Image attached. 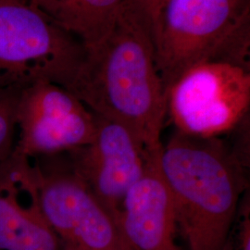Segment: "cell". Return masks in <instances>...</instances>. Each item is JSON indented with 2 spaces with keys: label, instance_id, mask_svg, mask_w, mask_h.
<instances>
[{
  "label": "cell",
  "instance_id": "6da1fadb",
  "mask_svg": "<svg viewBox=\"0 0 250 250\" xmlns=\"http://www.w3.org/2000/svg\"><path fill=\"white\" fill-rule=\"evenodd\" d=\"M99 117L130 129L150 150L161 148L167 95L158 72L151 30L125 3L100 42L64 87Z\"/></svg>",
  "mask_w": 250,
  "mask_h": 250
},
{
  "label": "cell",
  "instance_id": "7a4b0ae2",
  "mask_svg": "<svg viewBox=\"0 0 250 250\" xmlns=\"http://www.w3.org/2000/svg\"><path fill=\"white\" fill-rule=\"evenodd\" d=\"M249 162L221 137L176 132L162 145L161 166L174 203L177 230L189 250H228L249 188Z\"/></svg>",
  "mask_w": 250,
  "mask_h": 250
},
{
  "label": "cell",
  "instance_id": "3957f363",
  "mask_svg": "<svg viewBox=\"0 0 250 250\" xmlns=\"http://www.w3.org/2000/svg\"><path fill=\"white\" fill-rule=\"evenodd\" d=\"M152 40L166 95L184 72L200 63L250 68V0H165Z\"/></svg>",
  "mask_w": 250,
  "mask_h": 250
},
{
  "label": "cell",
  "instance_id": "277c9868",
  "mask_svg": "<svg viewBox=\"0 0 250 250\" xmlns=\"http://www.w3.org/2000/svg\"><path fill=\"white\" fill-rule=\"evenodd\" d=\"M85 47L30 2L0 3V88L39 81L65 87Z\"/></svg>",
  "mask_w": 250,
  "mask_h": 250
},
{
  "label": "cell",
  "instance_id": "5b68a950",
  "mask_svg": "<svg viewBox=\"0 0 250 250\" xmlns=\"http://www.w3.org/2000/svg\"><path fill=\"white\" fill-rule=\"evenodd\" d=\"M250 68L226 62L200 63L167 90V115L181 134L216 138L249 118Z\"/></svg>",
  "mask_w": 250,
  "mask_h": 250
},
{
  "label": "cell",
  "instance_id": "8992f818",
  "mask_svg": "<svg viewBox=\"0 0 250 250\" xmlns=\"http://www.w3.org/2000/svg\"><path fill=\"white\" fill-rule=\"evenodd\" d=\"M42 211L63 250H132L119 221L68 166L34 163Z\"/></svg>",
  "mask_w": 250,
  "mask_h": 250
},
{
  "label": "cell",
  "instance_id": "52a82bcc",
  "mask_svg": "<svg viewBox=\"0 0 250 250\" xmlns=\"http://www.w3.org/2000/svg\"><path fill=\"white\" fill-rule=\"evenodd\" d=\"M97 117L62 86L39 81L24 87L17 110L15 151L33 160L73 151L92 142Z\"/></svg>",
  "mask_w": 250,
  "mask_h": 250
},
{
  "label": "cell",
  "instance_id": "ba28073f",
  "mask_svg": "<svg viewBox=\"0 0 250 250\" xmlns=\"http://www.w3.org/2000/svg\"><path fill=\"white\" fill-rule=\"evenodd\" d=\"M96 117L97 129L92 142L69 152L70 165L119 221L125 196L142 176L152 150L125 125Z\"/></svg>",
  "mask_w": 250,
  "mask_h": 250
},
{
  "label": "cell",
  "instance_id": "9c48e42d",
  "mask_svg": "<svg viewBox=\"0 0 250 250\" xmlns=\"http://www.w3.org/2000/svg\"><path fill=\"white\" fill-rule=\"evenodd\" d=\"M0 250H63L41 208L35 164L16 151L0 167Z\"/></svg>",
  "mask_w": 250,
  "mask_h": 250
},
{
  "label": "cell",
  "instance_id": "30bf717a",
  "mask_svg": "<svg viewBox=\"0 0 250 250\" xmlns=\"http://www.w3.org/2000/svg\"><path fill=\"white\" fill-rule=\"evenodd\" d=\"M162 147L152 150L143 174L127 192L119 222L132 250H182L170 187L162 172Z\"/></svg>",
  "mask_w": 250,
  "mask_h": 250
},
{
  "label": "cell",
  "instance_id": "8fae6325",
  "mask_svg": "<svg viewBox=\"0 0 250 250\" xmlns=\"http://www.w3.org/2000/svg\"><path fill=\"white\" fill-rule=\"evenodd\" d=\"M85 48L98 44L113 26L125 0H29Z\"/></svg>",
  "mask_w": 250,
  "mask_h": 250
},
{
  "label": "cell",
  "instance_id": "7c38bea8",
  "mask_svg": "<svg viewBox=\"0 0 250 250\" xmlns=\"http://www.w3.org/2000/svg\"><path fill=\"white\" fill-rule=\"evenodd\" d=\"M23 88H0V167L9 161L17 142V110Z\"/></svg>",
  "mask_w": 250,
  "mask_h": 250
},
{
  "label": "cell",
  "instance_id": "4fadbf2b",
  "mask_svg": "<svg viewBox=\"0 0 250 250\" xmlns=\"http://www.w3.org/2000/svg\"><path fill=\"white\" fill-rule=\"evenodd\" d=\"M165 0H125V5L135 11L151 29Z\"/></svg>",
  "mask_w": 250,
  "mask_h": 250
},
{
  "label": "cell",
  "instance_id": "5bb4252c",
  "mask_svg": "<svg viewBox=\"0 0 250 250\" xmlns=\"http://www.w3.org/2000/svg\"><path fill=\"white\" fill-rule=\"evenodd\" d=\"M240 206L242 216L238 233V249L237 250H250V199L246 200V195L243 197Z\"/></svg>",
  "mask_w": 250,
  "mask_h": 250
},
{
  "label": "cell",
  "instance_id": "9a60e30c",
  "mask_svg": "<svg viewBox=\"0 0 250 250\" xmlns=\"http://www.w3.org/2000/svg\"><path fill=\"white\" fill-rule=\"evenodd\" d=\"M29 0H0V3L2 2H28Z\"/></svg>",
  "mask_w": 250,
  "mask_h": 250
}]
</instances>
